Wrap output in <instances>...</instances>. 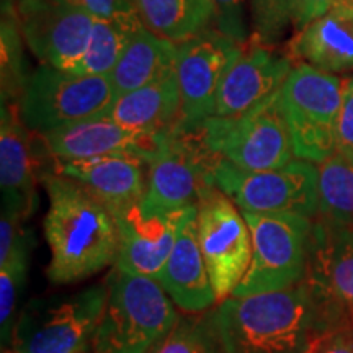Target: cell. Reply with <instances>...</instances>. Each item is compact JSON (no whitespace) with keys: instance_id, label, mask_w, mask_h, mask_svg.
<instances>
[{"instance_id":"obj_25","label":"cell","mask_w":353,"mask_h":353,"mask_svg":"<svg viewBox=\"0 0 353 353\" xmlns=\"http://www.w3.org/2000/svg\"><path fill=\"white\" fill-rule=\"evenodd\" d=\"M143 26L136 10L120 13L112 19H95L79 74L108 76Z\"/></svg>"},{"instance_id":"obj_21","label":"cell","mask_w":353,"mask_h":353,"mask_svg":"<svg viewBox=\"0 0 353 353\" xmlns=\"http://www.w3.org/2000/svg\"><path fill=\"white\" fill-rule=\"evenodd\" d=\"M291 59L329 74L353 72V0H337L293 34Z\"/></svg>"},{"instance_id":"obj_9","label":"cell","mask_w":353,"mask_h":353,"mask_svg":"<svg viewBox=\"0 0 353 353\" xmlns=\"http://www.w3.org/2000/svg\"><path fill=\"white\" fill-rule=\"evenodd\" d=\"M192 134L213 159L250 172L280 169L294 156L278 97L242 117L210 118Z\"/></svg>"},{"instance_id":"obj_1","label":"cell","mask_w":353,"mask_h":353,"mask_svg":"<svg viewBox=\"0 0 353 353\" xmlns=\"http://www.w3.org/2000/svg\"><path fill=\"white\" fill-rule=\"evenodd\" d=\"M214 316L224 353H307L343 329L307 276L291 288L229 296Z\"/></svg>"},{"instance_id":"obj_19","label":"cell","mask_w":353,"mask_h":353,"mask_svg":"<svg viewBox=\"0 0 353 353\" xmlns=\"http://www.w3.org/2000/svg\"><path fill=\"white\" fill-rule=\"evenodd\" d=\"M54 169L85 187L113 214L138 205L148 188L149 162L136 154L56 161Z\"/></svg>"},{"instance_id":"obj_34","label":"cell","mask_w":353,"mask_h":353,"mask_svg":"<svg viewBox=\"0 0 353 353\" xmlns=\"http://www.w3.org/2000/svg\"><path fill=\"white\" fill-rule=\"evenodd\" d=\"M316 353H353V327H343L317 341Z\"/></svg>"},{"instance_id":"obj_20","label":"cell","mask_w":353,"mask_h":353,"mask_svg":"<svg viewBox=\"0 0 353 353\" xmlns=\"http://www.w3.org/2000/svg\"><path fill=\"white\" fill-rule=\"evenodd\" d=\"M157 281L172 301L188 314L208 311L216 303L198 241L196 205L183 211L174 249Z\"/></svg>"},{"instance_id":"obj_15","label":"cell","mask_w":353,"mask_h":353,"mask_svg":"<svg viewBox=\"0 0 353 353\" xmlns=\"http://www.w3.org/2000/svg\"><path fill=\"white\" fill-rule=\"evenodd\" d=\"M169 134L136 131L120 125L110 117H99L48 131L39 134V138L46 152L56 161L136 154L151 162L154 154Z\"/></svg>"},{"instance_id":"obj_16","label":"cell","mask_w":353,"mask_h":353,"mask_svg":"<svg viewBox=\"0 0 353 353\" xmlns=\"http://www.w3.org/2000/svg\"><path fill=\"white\" fill-rule=\"evenodd\" d=\"M306 276L343 327H353V229L317 216Z\"/></svg>"},{"instance_id":"obj_17","label":"cell","mask_w":353,"mask_h":353,"mask_svg":"<svg viewBox=\"0 0 353 353\" xmlns=\"http://www.w3.org/2000/svg\"><path fill=\"white\" fill-rule=\"evenodd\" d=\"M0 188L2 210L28 219L38 205V157L33 134L21 121L15 103L0 110Z\"/></svg>"},{"instance_id":"obj_33","label":"cell","mask_w":353,"mask_h":353,"mask_svg":"<svg viewBox=\"0 0 353 353\" xmlns=\"http://www.w3.org/2000/svg\"><path fill=\"white\" fill-rule=\"evenodd\" d=\"M68 2L94 19H112L120 13L136 10L134 0H68Z\"/></svg>"},{"instance_id":"obj_26","label":"cell","mask_w":353,"mask_h":353,"mask_svg":"<svg viewBox=\"0 0 353 353\" xmlns=\"http://www.w3.org/2000/svg\"><path fill=\"white\" fill-rule=\"evenodd\" d=\"M317 216L353 229V164L339 154L319 164Z\"/></svg>"},{"instance_id":"obj_28","label":"cell","mask_w":353,"mask_h":353,"mask_svg":"<svg viewBox=\"0 0 353 353\" xmlns=\"http://www.w3.org/2000/svg\"><path fill=\"white\" fill-rule=\"evenodd\" d=\"M32 236L26 231L7 260L0 262V334L2 343H10L17 324V303L23 291L30 265Z\"/></svg>"},{"instance_id":"obj_10","label":"cell","mask_w":353,"mask_h":353,"mask_svg":"<svg viewBox=\"0 0 353 353\" xmlns=\"http://www.w3.org/2000/svg\"><path fill=\"white\" fill-rule=\"evenodd\" d=\"M198 241L216 301L232 296L252 260V236L231 198L216 185L203 190L196 203Z\"/></svg>"},{"instance_id":"obj_31","label":"cell","mask_w":353,"mask_h":353,"mask_svg":"<svg viewBox=\"0 0 353 353\" xmlns=\"http://www.w3.org/2000/svg\"><path fill=\"white\" fill-rule=\"evenodd\" d=\"M213 3L216 10V28L244 46L250 38L247 0H213Z\"/></svg>"},{"instance_id":"obj_35","label":"cell","mask_w":353,"mask_h":353,"mask_svg":"<svg viewBox=\"0 0 353 353\" xmlns=\"http://www.w3.org/2000/svg\"><path fill=\"white\" fill-rule=\"evenodd\" d=\"M335 2H337V0H309L306 8V25L309 21H312L319 15H322V13L327 10L330 6H334Z\"/></svg>"},{"instance_id":"obj_22","label":"cell","mask_w":353,"mask_h":353,"mask_svg":"<svg viewBox=\"0 0 353 353\" xmlns=\"http://www.w3.org/2000/svg\"><path fill=\"white\" fill-rule=\"evenodd\" d=\"M182 99L176 76L128 92L114 100L108 117L131 130L169 134L179 126Z\"/></svg>"},{"instance_id":"obj_5","label":"cell","mask_w":353,"mask_h":353,"mask_svg":"<svg viewBox=\"0 0 353 353\" xmlns=\"http://www.w3.org/2000/svg\"><path fill=\"white\" fill-rule=\"evenodd\" d=\"M343 82L335 74L299 63L291 69L278 95L294 157L322 164L337 149V125Z\"/></svg>"},{"instance_id":"obj_23","label":"cell","mask_w":353,"mask_h":353,"mask_svg":"<svg viewBox=\"0 0 353 353\" xmlns=\"http://www.w3.org/2000/svg\"><path fill=\"white\" fill-rule=\"evenodd\" d=\"M175 59L176 44L159 38L143 26L108 74L114 97L118 99L128 92L174 76Z\"/></svg>"},{"instance_id":"obj_13","label":"cell","mask_w":353,"mask_h":353,"mask_svg":"<svg viewBox=\"0 0 353 353\" xmlns=\"http://www.w3.org/2000/svg\"><path fill=\"white\" fill-rule=\"evenodd\" d=\"M21 37L44 65L81 72L95 19L68 0H19Z\"/></svg>"},{"instance_id":"obj_38","label":"cell","mask_w":353,"mask_h":353,"mask_svg":"<svg viewBox=\"0 0 353 353\" xmlns=\"http://www.w3.org/2000/svg\"><path fill=\"white\" fill-rule=\"evenodd\" d=\"M17 2H19V0H17Z\"/></svg>"},{"instance_id":"obj_27","label":"cell","mask_w":353,"mask_h":353,"mask_svg":"<svg viewBox=\"0 0 353 353\" xmlns=\"http://www.w3.org/2000/svg\"><path fill=\"white\" fill-rule=\"evenodd\" d=\"M309 0H249L252 38L267 46H275L290 32L306 25Z\"/></svg>"},{"instance_id":"obj_37","label":"cell","mask_w":353,"mask_h":353,"mask_svg":"<svg viewBox=\"0 0 353 353\" xmlns=\"http://www.w3.org/2000/svg\"><path fill=\"white\" fill-rule=\"evenodd\" d=\"M6 353H13V352H12V350H10V352H6Z\"/></svg>"},{"instance_id":"obj_30","label":"cell","mask_w":353,"mask_h":353,"mask_svg":"<svg viewBox=\"0 0 353 353\" xmlns=\"http://www.w3.org/2000/svg\"><path fill=\"white\" fill-rule=\"evenodd\" d=\"M21 39L13 0H2V103H17L28 77L21 64Z\"/></svg>"},{"instance_id":"obj_6","label":"cell","mask_w":353,"mask_h":353,"mask_svg":"<svg viewBox=\"0 0 353 353\" xmlns=\"http://www.w3.org/2000/svg\"><path fill=\"white\" fill-rule=\"evenodd\" d=\"M114 100L108 76H88L38 65L26 77L17 110L25 126L34 134L72 123L108 117Z\"/></svg>"},{"instance_id":"obj_12","label":"cell","mask_w":353,"mask_h":353,"mask_svg":"<svg viewBox=\"0 0 353 353\" xmlns=\"http://www.w3.org/2000/svg\"><path fill=\"white\" fill-rule=\"evenodd\" d=\"M214 161L193 134L170 132L149 162L139 208L149 214H169L196 205L203 190L214 185Z\"/></svg>"},{"instance_id":"obj_32","label":"cell","mask_w":353,"mask_h":353,"mask_svg":"<svg viewBox=\"0 0 353 353\" xmlns=\"http://www.w3.org/2000/svg\"><path fill=\"white\" fill-rule=\"evenodd\" d=\"M335 154L353 164V76L343 82L342 107L337 125V149Z\"/></svg>"},{"instance_id":"obj_4","label":"cell","mask_w":353,"mask_h":353,"mask_svg":"<svg viewBox=\"0 0 353 353\" xmlns=\"http://www.w3.org/2000/svg\"><path fill=\"white\" fill-rule=\"evenodd\" d=\"M108 299L107 280L76 293L37 298L17 319L13 353H88Z\"/></svg>"},{"instance_id":"obj_3","label":"cell","mask_w":353,"mask_h":353,"mask_svg":"<svg viewBox=\"0 0 353 353\" xmlns=\"http://www.w3.org/2000/svg\"><path fill=\"white\" fill-rule=\"evenodd\" d=\"M92 353H148L172 332L180 316L159 281L114 267Z\"/></svg>"},{"instance_id":"obj_24","label":"cell","mask_w":353,"mask_h":353,"mask_svg":"<svg viewBox=\"0 0 353 353\" xmlns=\"http://www.w3.org/2000/svg\"><path fill=\"white\" fill-rule=\"evenodd\" d=\"M136 12L149 32L180 44L214 25L213 0H134Z\"/></svg>"},{"instance_id":"obj_18","label":"cell","mask_w":353,"mask_h":353,"mask_svg":"<svg viewBox=\"0 0 353 353\" xmlns=\"http://www.w3.org/2000/svg\"><path fill=\"white\" fill-rule=\"evenodd\" d=\"M183 211L149 214L139 208L138 203L114 213L120 234V250L114 267L157 281L174 249Z\"/></svg>"},{"instance_id":"obj_2","label":"cell","mask_w":353,"mask_h":353,"mask_svg":"<svg viewBox=\"0 0 353 353\" xmlns=\"http://www.w3.org/2000/svg\"><path fill=\"white\" fill-rule=\"evenodd\" d=\"M41 179L50 200L44 237L51 249L46 275L52 283H77L117 263L120 234L112 211L69 176L50 172Z\"/></svg>"},{"instance_id":"obj_8","label":"cell","mask_w":353,"mask_h":353,"mask_svg":"<svg viewBox=\"0 0 353 353\" xmlns=\"http://www.w3.org/2000/svg\"><path fill=\"white\" fill-rule=\"evenodd\" d=\"M211 170L216 187L242 211L319 214V167L312 162L296 159L280 169L250 172L216 159Z\"/></svg>"},{"instance_id":"obj_14","label":"cell","mask_w":353,"mask_h":353,"mask_svg":"<svg viewBox=\"0 0 353 353\" xmlns=\"http://www.w3.org/2000/svg\"><path fill=\"white\" fill-rule=\"evenodd\" d=\"M293 59L250 39L228 70L216 100L214 117L236 118L270 103L293 69Z\"/></svg>"},{"instance_id":"obj_11","label":"cell","mask_w":353,"mask_h":353,"mask_svg":"<svg viewBox=\"0 0 353 353\" xmlns=\"http://www.w3.org/2000/svg\"><path fill=\"white\" fill-rule=\"evenodd\" d=\"M241 52L242 44L216 26L176 44L175 76L182 112L175 131L192 134L214 117L221 83Z\"/></svg>"},{"instance_id":"obj_7","label":"cell","mask_w":353,"mask_h":353,"mask_svg":"<svg viewBox=\"0 0 353 353\" xmlns=\"http://www.w3.org/2000/svg\"><path fill=\"white\" fill-rule=\"evenodd\" d=\"M242 214L252 236V260L232 296L285 290L303 281L309 267L312 219L290 213Z\"/></svg>"},{"instance_id":"obj_36","label":"cell","mask_w":353,"mask_h":353,"mask_svg":"<svg viewBox=\"0 0 353 353\" xmlns=\"http://www.w3.org/2000/svg\"><path fill=\"white\" fill-rule=\"evenodd\" d=\"M307 353H316V350H314V347H312V348H311V350H309Z\"/></svg>"},{"instance_id":"obj_29","label":"cell","mask_w":353,"mask_h":353,"mask_svg":"<svg viewBox=\"0 0 353 353\" xmlns=\"http://www.w3.org/2000/svg\"><path fill=\"white\" fill-rule=\"evenodd\" d=\"M148 353H224L214 309L180 317L172 332Z\"/></svg>"}]
</instances>
